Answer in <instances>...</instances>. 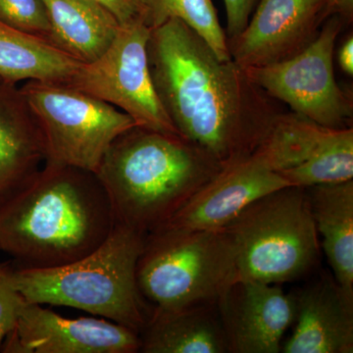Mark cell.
Instances as JSON below:
<instances>
[{
    "instance_id": "ba28073f",
    "label": "cell",
    "mask_w": 353,
    "mask_h": 353,
    "mask_svg": "<svg viewBox=\"0 0 353 353\" xmlns=\"http://www.w3.org/2000/svg\"><path fill=\"white\" fill-rule=\"evenodd\" d=\"M345 24L333 14L303 52L279 63L245 67L246 76L272 99L316 124L352 128V97L338 85L334 71V46Z\"/></svg>"
},
{
    "instance_id": "5b68a950",
    "label": "cell",
    "mask_w": 353,
    "mask_h": 353,
    "mask_svg": "<svg viewBox=\"0 0 353 353\" xmlns=\"http://www.w3.org/2000/svg\"><path fill=\"white\" fill-rule=\"evenodd\" d=\"M221 229L233 248L236 283L292 282L319 260V234L304 188L267 194Z\"/></svg>"
},
{
    "instance_id": "9a60e30c",
    "label": "cell",
    "mask_w": 353,
    "mask_h": 353,
    "mask_svg": "<svg viewBox=\"0 0 353 353\" xmlns=\"http://www.w3.org/2000/svg\"><path fill=\"white\" fill-rule=\"evenodd\" d=\"M44 161L36 116L20 88L0 79V199L29 181Z\"/></svg>"
},
{
    "instance_id": "5bb4252c",
    "label": "cell",
    "mask_w": 353,
    "mask_h": 353,
    "mask_svg": "<svg viewBox=\"0 0 353 353\" xmlns=\"http://www.w3.org/2000/svg\"><path fill=\"white\" fill-rule=\"evenodd\" d=\"M296 294V327L281 352L352 353L353 297L327 275Z\"/></svg>"
},
{
    "instance_id": "6da1fadb",
    "label": "cell",
    "mask_w": 353,
    "mask_h": 353,
    "mask_svg": "<svg viewBox=\"0 0 353 353\" xmlns=\"http://www.w3.org/2000/svg\"><path fill=\"white\" fill-rule=\"evenodd\" d=\"M153 85L176 132L224 167L250 157L283 112L233 59L181 20L150 30Z\"/></svg>"
},
{
    "instance_id": "cb8c5ba5",
    "label": "cell",
    "mask_w": 353,
    "mask_h": 353,
    "mask_svg": "<svg viewBox=\"0 0 353 353\" xmlns=\"http://www.w3.org/2000/svg\"><path fill=\"white\" fill-rule=\"evenodd\" d=\"M226 8L228 39L240 34L248 25L259 0H223Z\"/></svg>"
},
{
    "instance_id": "7a4b0ae2",
    "label": "cell",
    "mask_w": 353,
    "mask_h": 353,
    "mask_svg": "<svg viewBox=\"0 0 353 353\" xmlns=\"http://www.w3.org/2000/svg\"><path fill=\"white\" fill-rule=\"evenodd\" d=\"M116 220L94 172L44 163L0 199V250L20 268H54L90 254Z\"/></svg>"
},
{
    "instance_id": "7c38bea8",
    "label": "cell",
    "mask_w": 353,
    "mask_h": 353,
    "mask_svg": "<svg viewBox=\"0 0 353 353\" xmlns=\"http://www.w3.org/2000/svg\"><path fill=\"white\" fill-rule=\"evenodd\" d=\"M287 187L292 185L254 152L250 157L222 167L158 230L221 229L252 202Z\"/></svg>"
},
{
    "instance_id": "8fae6325",
    "label": "cell",
    "mask_w": 353,
    "mask_h": 353,
    "mask_svg": "<svg viewBox=\"0 0 353 353\" xmlns=\"http://www.w3.org/2000/svg\"><path fill=\"white\" fill-rule=\"evenodd\" d=\"M0 350L6 353H136L141 350V339L115 322L92 317L69 319L27 301Z\"/></svg>"
},
{
    "instance_id": "4fadbf2b",
    "label": "cell",
    "mask_w": 353,
    "mask_h": 353,
    "mask_svg": "<svg viewBox=\"0 0 353 353\" xmlns=\"http://www.w3.org/2000/svg\"><path fill=\"white\" fill-rule=\"evenodd\" d=\"M230 352L278 353L296 315V294L278 284L238 282L219 301Z\"/></svg>"
},
{
    "instance_id": "9c48e42d",
    "label": "cell",
    "mask_w": 353,
    "mask_h": 353,
    "mask_svg": "<svg viewBox=\"0 0 353 353\" xmlns=\"http://www.w3.org/2000/svg\"><path fill=\"white\" fill-rule=\"evenodd\" d=\"M150 28L139 19L120 24L102 55L83 63L67 85L112 104L139 127L180 134L158 99L148 58Z\"/></svg>"
},
{
    "instance_id": "52a82bcc",
    "label": "cell",
    "mask_w": 353,
    "mask_h": 353,
    "mask_svg": "<svg viewBox=\"0 0 353 353\" xmlns=\"http://www.w3.org/2000/svg\"><path fill=\"white\" fill-rule=\"evenodd\" d=\"M20 90L43 132L44 163L97 173L115 139L138 126L112 104L66 83L26 81Z\"/></svg>"
},
{
    "instance_id": "44dd1931",
    "label": "cell",
    "mask_w": 353,
    "mask_h": 353,
    "mask_svg": "<svg viewBox=\"0 0 353 353\" xmlns=\"http://www.w3.org/2000/svg\"><path fill=\"white\" fill-rule=\"evenodd\" d=\"M292 187L347 182L353 180V129H334L312 159L279 172Z\"/></svg>"
},
{
    "instance_id": "8992f818",
    "label": "cell",
    "mask_w": 353,
    "mask_h": 353,
    "mask_svg": "<svg viewBox=\"0 0 353 353\" xmlns=\"http://www.w3.org/2000/svg\"><path fill=\"white\" fill-rule=\"evenodd\" d=\"M139 294L152 311L218 303L236 283L224 230H158L148 234L136 267Z\"/></svg>"
},
{
    "instance_id": "4316f807",
    "label": "cell",
    "mask_w": 353,
    "mask_h": 353,
    "mask_svg": "<svg viewBox=\"0 0 353 353\" xmlns=\"http://www.w3.org/2000/svg\"><path fill=\"white\" fill-rule=\"evenodd\" d=\"M334 12L339 14L350 24L353 16V0H328Z\"/></svg>"
},
{
    "instance_id": "d4e9b609",
    "label": "cell",
    "mask_w": 353,
    "mask_h": 353,
    "mask_svg": "<svg viewBox=\"0 0 353 353\" xmlns=\"http://www.w3.org/2000/svg\"><path fill=\"white\" fill-rule=\"evenodd\" d=\"M108 9L120 24L143 19L145 22V7L141 0H95Z\"/></svg>"
},
{
    "instance_id": "484cf974",
    "label": "cell",
    "mask_w": 353,
    "mask_h": 353,
    "mask_svg": "<svg viewBox=\"0 0 353 353\" xmlns=\"http://www.w3.org/2000/svg\"><path fill=\"white\" fill-rule=\"evenodd\" d=\"M338 61L341 69L347 74L353 76V37L348 36L345 43L341 46L338 53Z\"/></svg>"
},
{
    "instance_id": "7402d4cb",
    "label": "cell",
    "mask_w": 353,
    "mask_h": 353,
    "mask_svg": "<svg viewBox=\"0 0 353 353\" xmlns=\"http://www.w3.org/2000/svg\"><path fill=\"white\" fill-rule=\"evenodd\" d=\"M0 21L17 31L55 46L52 27L43 0H0Z\"/></svg>"
},
{
    "instance_id": "603a6c76",
    "label": "cell",
    "mask_w": 353,
    "mask_h": 353,
    "mask_svg": "<svg viewBox=\"0 0 353 353\" xmlns=\"http://www.w3.org/2000/svg\"><path fill=\"white\" fill-rule=\"evenodd\" d=\"M14 266L0 263V347L15 329L27 301L13 282Z\"/></svg>"
},
{
    "instance_id": "2e32d148",
    "label": "cell",
    "mask_w": 353,
    "mask_h": 353,
    "mask_svg": "<svg viewBox=\"0 0 353 353\" xmlns=\"http://www.w3.org/2000/svg\"><path fill=\"white\" fill-rule=\"evenodd\" d=\"M139 339L145 353L230 352L219 303L152 311Z\"/></svg>"
},
{
    "instance_id": "d6986e66",
    "label": "cell",
    "mask_w": 353,
    "mask_h": 353,
    "mask_svg": "<svg viewBox=\"0 0 353 353\" xmlns=\"http://www.w3.org/2000/svg\"><path fill=\"white\" fill-rule=\"evenodd\" d=\"M82 62L43 39L0 21V79L15 83L43 81L69 83Z\"/></svg>"
},
{
    "instance_id": "e0dca14e",
    "label": "cell",
    "mask_w": 353,
    "mask_h": 353,
    "mask_svg": "<svg viewBox=\"0 0 353 353\" xmlns=\"http://www.w3.org/2000/svg\"><path fill=\"white\" fill-rule=\"evenodd\" d=\"M305 192L334 280L353 297V180L312 185Z\"/></svg>"
},
{
    "instance_id": "277c9868",
    "label": "cell",
    "mask_w": 353,
    "mask_h": 353,
    "mask_svg": "<svg viewBox=\"0 0 353 353\" xmlns=\"http://www.w3.org/2000/svg\"><path fill=\"white\" fill-rule=\"evenodd\" d=\"M145 238L115 224L101 245L72 263L43 269L14 267V285L28 303L79 309L139 334L150 314L136 280Z\"/></svg>"
},
{
    "instance_id": "30bf717a",
    "label": "cell",
    "mask_w": 353,
    "mask_h": 353,
    "mask_svg": "<svg viewBox=\"0 0 353 353\" xmlns=\"http://www.w3.org/2000/svg\"><path fill=\"white\" fill-rule=\"evenodd\" d=\"M333 14L328 0H259L243 31L228 39L230 57L243 68L285 61L306 50Z\"/></svg>"
},
{
    "instance_id": "ffe728a7",
    "label": "cell",
    "mask_w": 353,
    "mask_h": 353,
    "mask_svg": "<svg viewBox=\"0 0 353 353\" xmlns=\"http://www.w3.org/2000/svg\"><path fill=\"white\" fill-rule=\"evenodd\" d=\"M145 7V24L150 29L167 21H182L212 48L221 60L230 57L226 32L218 18L212 0H141Z\"/></svg>"
},
{
    "instance_id": "3957f363",
    "label": "cell",
    "mask_w": 353,
    "mask_h": 353,
    "mask_svg": "<svg viewBox=\"0 0 353 353\" xmlns=\"http://www.w3.org/2000/svg\"><path fill=\"white\" fill-rule=\"evenodd\" d=\"M222 168L178 134L136 126L111 143L97 175L116 224L141 234L157 231Z\"/></svg>"
},
{
    "instance_id": "ac0fdd59",
    "label": "cell",
    "mask_w": 353,
    "mask_h": 353,
    "mask_svg": "<svg viewBox=\"0 0 353 353\" xmlns=\"http://www.w3.org/2000/svg\"><path fill=\"white\" fill-rule=\"evenodd\" d=\"M43 2L55 46L82 63H90L101 57L119 30V21L95 0Z\"/></svg>"
}]
</instances>
